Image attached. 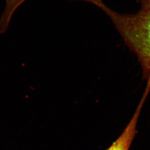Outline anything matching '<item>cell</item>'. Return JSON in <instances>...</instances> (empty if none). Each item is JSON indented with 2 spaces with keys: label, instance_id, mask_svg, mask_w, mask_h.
<instances>
[{
  "label": "cell",
  "instance_id": "7a4b0ae2",
  "mask_svg": "<svg viewBox=\"0 0 150 150\" xmlns=\"http://www.w3.org/2000/svg\"><path fill=\"white\" fill-rule=\"evenodd\" d=\"M146 99L145 97H142L132 117L122 133L106 150H129L137 134V122Z\"/></svg>",
  "mask_w": 150,
  "mask_h": 150
},
{
  "label": "cell",
  "instance_id": "3957f363",
  "mask_svg": "<svg viewBox=\"0 0 150 150\" xmlns=\"http://www.w3.org/2000/svg\"><path fill=\"white\" fill-rule=\"evenodd\" d=\"M5 7L0 17V36L5 33L9 26L13 15L16 10L26 0H5Z\"/></svg>",
  "mask_w": 150,
  "mask_h": 150
},
{
  "label": "cell",
  "instance_id": "6da1fadb",
  "mask_svg": "<svg viewBox=\"0 0 150 150\" xmlns=\"http://www.w3.org/2000/svg\"><path fill=\"white\" fill-rule=\"evenodd\" d=\"M96 6L111 20L124 42L136 55L141 64L145 91L150 92V0H139L141 8L134 14L120 13L102 0H83Z\"/></svg>",
  "mask_w": 150,
  "mask_h": 150
}]
</instances>
